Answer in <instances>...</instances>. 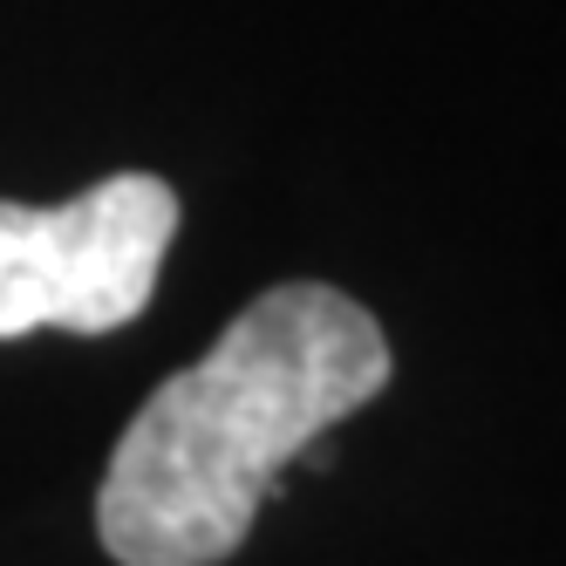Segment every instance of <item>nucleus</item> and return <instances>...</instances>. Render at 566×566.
Returning a JSON list of instances; mask_svg holds the SVG:
<instances>
[{"mask_svg":"<svg viewBox=\"0 0 566 566\" xmlns=\"http://www.w3.org/2000/svg\"><path fill=\"white\" fill-rule=\"evenodd\" d=\"M389 376V335L361 301L321 280L266 287L206 361L165 376L124 423L96 492L103 553L116 566L232 559L273 478Z\"/></svg>","mask_w":566,"mask_h":566,"instance_id":"nucleus-1","label":"nucleus"},{"mask_svg":"<svg viewBox=\"0 0 566 566\" xmlns=\"http://www.w3.org/2000/svg\"><path fill=\"white\" fill-rule=\"evenodd\" d=\"M178 239V191L150 171H116L69 206L0 198V342L34 328L109 335L150 307Z\"/></svg>","mask_w":566,"mask_h":566,"instance_id":"nucleus-2","label":"nucleus"}]
</instances>
